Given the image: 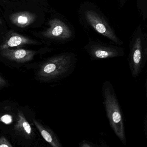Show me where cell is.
Returning a JSON list of instances; mask_svg holds the SVG:
<instances>
[{
	"label": "cell",
	"instance_id": "cell-1",
	"mask_svg": "<svg viewBox=\"0 0 147 147\" xmlns=\"http://www.w3.org/2000/svg\"><path fill=\"white\" fill-rule=\"evenodd\" d=\"M76 55L66 52L56 55L44 61L38 68L36 78L42 82L59 81L68 77L74 71Z\"/></svg>",
	"mask_w": 147,
	"mask_h": 147
},
{
	"label": "cell",
	"instance_id": "cell-2",
	"mask_svg": "<svg viewBox=\"0 0 147 147\" xmlns=\"http://www.w3.org/2000/svg\"><path fill=\"white\" fill-rule=\"evenodd\" d=\"M102 94L103 105L110 126L122 143L126 145L123 115L114 88L110 81L104 82Z\"/></svg>",
	"mask_w": 147,
	"mask_h": 147
},
{
	"label": "cell",
	"instance_id": "cell-3",
	"mask_svg": "<svg viewBox=\"0 0 147 147\" xmlns=\"http://www.w3.org/2000/svg\"><path fill=\"white\" fill-rule=\"evenodd\" d=\"M147 61V42L146 37L138 26L132 36L129 45L128 61L129 68L133 78L141 75Z\"/></svg>",
	"mask_w": 147,
	"mask_h": 147
},
{
	"label": "cell",
	"instance_id": "cell-4",
	"mask_svg": "<svg viewBox=\"0 0 147 147\" xmlns=\"http://www.w3.org/2000/svg\"><path fill=\"white\" fill-rule=\"evenodd\" d=\"M87 23L95 31L110 39L117 45H121L123 42L114 32L109 23L102 15L92 9L86 10L84 13Z\"/></svg>",
	"mask_w": 147,
	"mask_h": 147
},
{
	"label": "cell",
	"instance_id": "cell-5",
	"mask_svg": "<svg viewBox=\"0 0 147 147\" xmlns=\"http://www.w3.org/2000/svg\"><path fill=\"white\" fill-rule=\"evenodd\" d=\"M84 49L92 61L121 57L124 55L121 47L93 40H89Z\"/></svg>",
	"mask_w": 147,
	"mask_h": 147
},
{
	"label": "cell",
	"instance_id": "cell-6",
	"mask_svg": "<svg viewBox=\"0 0 147 147\" xmlns=\"http://www.w3.org/2000/svg\"><path fill=\"white\" fill-rule=\"evenodd\" d=\"M49 27L42 32L45 37L61 41H67L72 37L73 32L67 24L58 18L50 20Z\"/></svg>",
	"mask_w": 147,
	"mask_h": 147
},
{
	"label": "cell",
	"instance_id": "cell-7",
	"mask_svg": "<svg viewBox=\"0 0 147 147\" xmlns=\"http://www.w3.org/2000/svg\"><path fill=\"white\" fill-rule=\"evenodd\" d=\"M1 55L8 61L18 63H24L32 61L36 55V52L24 49H7L1 51Z\"/></svg>",
	"mask_w": 147,
	"mask_h": 147
},
{
	"label": "cell",
	"instance_id": "cell-8",
	"mask_svg": "<svg viewBox=\"0 0 147 147\" xmlns=\"http://www.w3.org/2000/svg\"><path fill=\"white\" fill-rule=\"evenodd\" d=\"M33 121L42 137L48 143L53 147H62L60 139L51 129L44 125L36 119H33Z\"/></svg>",
	"mask_w": 147,
	"mask_h": 147
},
{
	"label": "cell",
	"instance_id": "cell-9",
	"mask_svg": "<svg viewBox=\"0 0 147 147\" xmlns=\"http://www.w3.org/2000/svg\"><path fill=\"white\" fill-rule=\"evenodd\" d=\"M14 129L18 135L24 137L26 139H31L33 136L30 125L26 120L23 113L20 111L18 113Z\"/></svg>",
	"mask_w": 147,
	"mask_h": 147
},
{
	"label": "cell",
	"instance_id": "cell-10",
	"mask_svg": "<svg viewBox=\"0 0 147 147\" xmlns=\"http://www.w3.org/2000/svg\"><path fill=\"white\" fill-rule=\"evenodd\" d=\"M10 19L18 27L25 28L33 23L36 17L35 15L28 12H22L12 14Z\"/></svg>",
	"mask_w": 147,
	"mask_h": 147
},
{
	"label": "cell",
	"instance_id": "cell-11",
	"mask_svg": "<svg viewBox=\"0 0 147 147\" xmlns=\"http://www.w3.org/2000/svg\"><path fill=\"white\" fill-rule=\"evenodd\" d=\"M34 43L33 41L26 37L19 34H14L11 36L5 43L0 46V50Z\"/></svg>",
	"mask_w": 147,
	"mask_h": 147
},
{
	"label": "cell",
	"instance_id": "cell-12",
	"mask_svg": "<svg viewBox=\"0 0 147 147\" xmlns=\"http://www.w3.org/2000/svg\"><path fill=\"white\" fill-rule=\"evenodd\" d=\"M79 146L80 147H97L98 145L94 144L93 143L87 140H83L79 144Z\"/></svg>",
	"mask_w": 147,
	"mask_h": 147
},
{
	"label": "cell",
	"instance_id": "cell-13",
	"mask_svg": "<svg viewBox=\"0 0 147 147\" xmlns=\"http://www.w3.org/2000/svg\"><path fill=\"white\" fill-rule=\"evenodd\" d=\"M10 142L4 136L0 137V147H12Z\"/></svg>",
	"mask_w": 147,
	"mask_h": 147
},
{
	"label": "cell",
	"instance_id": "cell-14",
	"mask_svg": "<svg viewBox=\"0 0 147 147\" xmlns=\"http://www.w3.org/2000/svg\"><path fill=\"white\" fill-rule=\"evenodd\" d=\"M1 120L3 123H5L8 124L11 123L12 120V117L9 115H5L2 116V117L1 119Z\"/></svg>",
	"mask_w": 147,
	"mask_h": 147
},
{
	"label": "cell",
	"instance_id": "cell-15",
	"mask_svg": "<svg viewBox=\"0 0 147 147\" xmlns=\"http://www.w3.org/2000/svg\"><path fill=\"white\" fill-rule=\"evenodd\" d=\"M7 85V82L3 77L0 76V88L5 86Z\"/></svg>",
	"mask_w": 147,
	"mask_h": 147
},
{
	"label": "cell",
	"instance_id": "cell-16",
	"mask_svg": "<svg viewBox=\"0 0 147 147\" xmlns=\"http://www.w3.org/2000/svg\"><path fill=\"white\" fill-rule=\"evenodd\" d=\"M34 1H38V0H34Z\"/></svg>",
	"mask_w": 147,
	"mask_h": 147
}]
</instances>
